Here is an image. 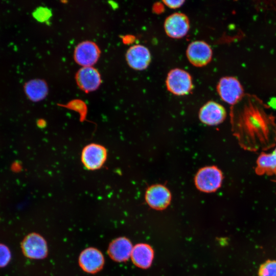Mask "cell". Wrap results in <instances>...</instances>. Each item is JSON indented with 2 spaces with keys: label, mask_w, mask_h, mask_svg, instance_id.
<instances>
[{
  "label": "cell",
  "mask_w": 276,
  "mask_h": 276,
  "mask_svg": "<svg viewBox=\"0 0 276 276\" xmlns=\"http://www.w3.org/2000/svg\"><path fill=\"white\" fill-rule=\"evenodd\" d=\"M104 258L101 252L94 248L83 250L79 257V263L85 271L95 273L100 270L104 264Z\"/></svg>",
  "instance_id": "14"
},
{
  "label": "cell",
  "mask_w": 276,
  "mask_h": 276,
  "mask_svg": "<svg viewBox=\"0 0 276 276\" xmlns=\"http://www.w3.org/2000/svg\"><path fill=\"white\" fill-rule=\"evenodd\" d=\"M222 172L214 166H207L200 169L195 177L197 188L203 192L210 193L218 189L222 182Z\"/></svg>",
  "instance_id": "3"
},
{
  "label": "cell",
  "mask_w": 276,
  "mask_h": 276,
  "mask_svg": "<svg viewBox=\"0 0 276 276\" xmlns=\"http://www.w3.org/2000/svg\"><path fill=\"white\" fill-rule=\"evenodd\" d=\"M131 256L136 265L143 268H147L151 264L153 251L149 245L139 244L133 248Z\"/></svg>",
  "instance_id": "17"
},
{
  "label": "cell",
  "mask_w": 276,
  "mask_h": 276,
  "mask_svg": "<svg viewBox=\"0 0 276 276\" xmlns=\"http://www.w3.org/2000/svg\"><path fill=\"white\" fill-rule=\"evenodd\" d=\"M166 85L169 92L176 96L188 95L193 88L191 75L179 68H175L169 71L166 77Z\"/></svg>",
  "instance_id": "2"
},
{
  "label": "cell",
  "mask_w": 276,
  "mask_h": 276,
  "mask_svg": "<svg viewBox=\"0 0 276 276\" xmlns=\"http://www.w3.org/2000/svg\"><path fill=\"white\" fill-rule=\"evenodd\" d=\"M256 172L260 175L276 174V148L272 153H263L259 156Z\"/></svg>",
  "instance_id": "18"
},
{
  "label": "cell",
  "mask_w": 276,
  "mask_h": 276,
  "mask_svg": "<svg viewBox=\"0 0 276 276\" xmlns=\"http://www.w3.org/2000/svg\"><path fill=\"white\" fill-rule=\"evenodd\" d=\"M132 246L130 241L126 238H119L113 241L109 245L108 252L114 260L118 262L125 261L131 255Z\"/></svg>",
  "instance_id": "15"
},
{
  "label": "cell",
  "mask_w": 276,
  "mask_h": 276,
  "mask_svg": "<svg viewBox=\"0 0 276 276\" xmlns=\"http://www.w3.org/2000/svg\"><path fill=\"white\" fill-rule=\"evenodd\" d=\"M171 198L169 190L161 185L150 186L146 190L145 199L151 208L156 210H163L169 204Z\"/></svg>",
  "instance_id": "13"
},
{
  "label": "cell",
  "mask_w": 276,
  "mask_h": 276,
  "mask_svg": "<svg viewBox=\"0 0 276 276\" xmlns=\"http://www.w3.org/2000/svg\"><path fill=\"white\" fill-rule=\"evenodd\" d=\"M186 56L190 63L196 67L209 64L212 58L213 52L210 45L202 40L191 42L186 50Z\"/></svg>",
  "instance_id": "5"
},
{
  "label": "cell",
  "mask_w": 276,
  "mask_h": 276,
  "mask_svg": "<svg viewBox=\"0 0 276 276\" xmlns=\"http://www.w3.org/2000/svg\"><path fill=\"white\" fill-rule=\"evenodd\" d=\"M11 259V254L9 248L4 244L0 243V268L6 266Z\"/></svg>",
  "instance_id": "20"
},
{
  "label": "cell",
  "mask_w": 276,
  "mask_h": 276,
  "mask_svg": "<svg viewBox=\"0 0 276 276\" xmlns=\"http://www.w3.org/2000/svg\"><path fill=\"white\" fill-rule=\"evenodd\" d=\"M50 12H48L47 10L44 8L38 9L34 13V16L39 20L48 18L50 16Z\"/></svg>",
  "instance_id": "21"
},
{
  "label": "cell",
  "mask_w": 276,
  "mask_h": 276,
  "mask_svg": "<svg viewBox=\"0 0 276 276\" xmlns=\"http://www.w3.org/2000/svg\"><path fill=\"white\" fill-rule=\"evenodd\" d=\"M107 157V151L103 146L97 144H90L85 146L82 152L81 160L85 168L96 170L101 168Z\"/></svg>",
  "instance_id": "9"
},
{
  "label": "cell",
  "mask_w": 276,
  "mask_h": 276,
  "mask_svg": "<svg viewBox=\"0 0 276 276\" xmlns=\"http://www.w3.org/2000/svg\"><path fill=\"white\" fill-rule=\"evenodd\" d=\"M24 89L28 98L33 102L44 99L49 90L46 82L40 79H33L26 83Z\"/></svg>",
  "instance_id": "16"
},
{
  "label": "cell",
  "mask_w": 276,
  "mask_h": 276,
  "mask_svg": "<svg viewBox=\"0 0 276 276\" xmlns=\"http://www.w3.org/2000/svg\"><path fill=\"white\" fill-rule=\"evenodd\" d=\"M259 276H276V261H267L260 267Z\"/></svg>",
  "instance_id": "19"
},
{
  "label": "cell",
  "mask_w": 276,
  "mask_h": 276,
  "mask_svg": "<svg viewBox=\"0 0 276 276\" xmlns=\"http://www.w3.org/2000/svg\"><path fill=\"white\" fill-rule=\"evenodd\" d=\"M163 2L168 7L171 9H176L180 7L183 3L185 1H163Z\"/></svg>",
  "instance_id": "22"
},
{
  "label": "cell",
  "mask_w": 276,
  "mask_h": 276,
  "mask_svg": "<svg viewBox=\"0 0 276 276\" xmlns=\"http://www.w3.org/2000/svg\"><path fill=\"white\" fill-rule=\"evenodd\" d=\"M100 51L98 46L90 41L80 42L76 47L74 51L75 61L83 67L92 66L100 57Z\"/></svg>",
  "instance_id": "8"
},
{
  "label": "cell",
  "mask_w": 276,
  "mask_h": 276,
  "mask_svg": "<svg viewBox=\"0 0 276 276\" xmlns=\"http://www.w3.org/2000/svg\"><path fill=\"white\" fill-rule=\"evenodd\" d=\"M217 90L221 99L231 105L237 103L243 95L240 82L235 77L231 76L224 77L219 80Z\"/></svg>",
  "instance_id": "4"
},
{
  "label": "cell",
  "mask_w": 276,
  "mask_h": 276,
  "mask_svg": "<svg viewBox=\"0 0 276 276\" xmlns=\"http://www.w3.org/2000/svg\"><path fill=\"white\" fill-rule=\"evenodd\" d=\"M226 116V110L222 105L213 101L206 102L199 111V118L201 122L211 126L222 123Z\"/></svg>",
  "instance_id": "12"
},
{
  "label": "cell",
  "mask_w": 276,
  "mask_h": 276,
  "mask_svg": "<svg viewBox=\"0 0 276 276\" xmlns=\"http://www.w3.org/2000/svg\"><path fill=\"white\" fill-rule=\"evenodd\" d=\"M125 58L129 66L137 71L146 69L151 60L150 51L142 44L130 47L126 53Z\"/></svg>",
  "instance_id": "10"
},
{
  "label": "cell",
  "mask_w": 276,
  "mask_h": 276,
  "mask_svg": "<svg viewBox=\"0 0 276 276\" xmlns=\"http://www.w3.org/2000/svg\"><path fill=\"white\" fill-rule=\"evenodd\" d=\"M164 28L169 37L175 39L182 38L189 31V19L184 13H174L166 18Z\"/></svg>",
  "instance_id": "6"
},
{
  "label": "cell",
  "mask_w": 276,
  "mask_h": 276,
  "mask_svg": "<svg viewBox=\"0 0 276 276\" xmlns=\"http://www.w3.org/2000/svg\"><path fill=\"white\" fill-rule=\"evenodd\" d=\"M21 247L24 255L33 259H41L47 255V245L42 236L36 233L28 235L22 240Z\"/></svg>",
  "instance_id": "7"
},
{
  "label": "cell",
  "mask_w": 276,
  "mask_h": 276,
  "mask_svg": "<svg viewBox=\"0 0 276 276\" xmlns=\"http://www.w3.org/2000/svg\"><path fill=\"white\" fill-rule=\"evenodd\" d=\"M76 80L79 88L85 93L97 89L101 83L99 72L92 66L81 67L76 74Z\"/></svg>",
  "instance_id": "11"
},
{
  "label": "cell",
  "mask_w": 276,
  "mask_h": 276,
  "mask_svg": "<svg viewBox=\"0 0 276 276\" xmlns=\"http://www.w3.org/2000/svg\"><path fill=\"white\" fill-rule=\"evenodd\" d=\"M265 114L252 105L247 107L240 119L239 127H235V132L240 130L236 134H238V137L242 134H244V136L247 134V138L252 140V148H254V142L256 143V148L260 147L259 143L262 146L263 139L266 142L267 141V134H270L271 129H276L275 127H272V120L267 119Z\"/></svg>",
  "instance_id": "1"
}]
</instances>
